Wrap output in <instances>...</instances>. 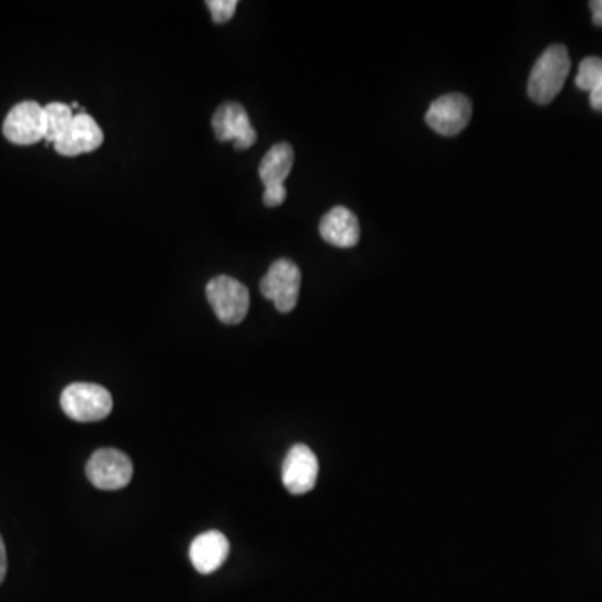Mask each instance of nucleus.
<instances>
[{
    "label": "nucleus",
    "instance_id": "obj_5",
    "mask_svg": "<svg viewBox=\"0 0 602 602\" xmlns=\"http://www.w3.org/2000/svg\"><path fill=\"white\" fill-rule=\"evenodd\" d=\"M293 162L294 150L288 143L275 144L260 162V180L265 184L263 203L268 208L284 205L285 200H287L285 181L290 176Z\"/></svg>",
    "mask_w": 602,
    "mask_h": 602
},
{
    "label": "nucleus",
    "instance_id": "obj_2",
    "mask_svg": "<svg viewBox=\"0 0 602 602\" xmlns=\"http://www.w3.org/2000/svg\"><path fill=\"white\" fill-rule=\"evenodd\" d=\"M61 407L69 419L75 422H99L109 417L112 410V397L108 388L97 384L77 382L64 388Z\"/></svg>",
    "mask_w": 602,
    "mask_h": 602
},
{
    "label": "nucleus",
    "instance_id": "obj_7",
    "mask_svg": "<svg viewBox=\"0 0 602 602\" xmlns=\"http://www.w3.org/2000/svg\"><path fill=\"white\" fill-rule=\"evenodd\" d=\"M5 140L17 146H31L46 140V115L36 100H22L9 111L4 125Z\"/></svg>",
    "mask_w": 602,
    "mask_h": 602
},
{
    "label": "nucleus",
    "instance_id": "obj_17",
    "mask_svg": "<svg viewBox=\"0 0 602 602\" xmlns=\"http://www.w3.org/2000/svg\"><path fill=\"white\" fill-rule=\"evenodd\" d=\"M8 574V551H5L4 539L0 535V585L4 582Z\"/></svg>",
    "mask_w": 602,
    "mask_h": 602
},
{
    "label": "nucleus",
    "instance_id": "obj_18",
    "mask_svg": "<svg viewBox=\"0 0 602 602\" xmlns=\"http://www.w3.org/2000/svg\"><path fill=\"white\" fill-rule=\"evenodd\" d=\"M589 8L592 11V22L598 27H602V0H592V2H589Z\"/></svg>",
    "mask_w": 602,
    "mask_h": 602
},
{
    "label": "nucleus",
    "instance_id": "obj_9",
    "mask_svg": "<svg viewBox=\"0 0 602 602\" xmlns=\"http://www.w3.org/2000/svg\"><path fill=\"white\" fill-rule=\"evenodd\" d=\"M213 131L221 143L233 141L237 149H248L256 143V131L248 118L246 109L238 103H225L212 119Z\"/></svg>",
    "mask_w": 602,
    "mask_h": 602
},
{
    "label": "nucleus",
    "instance_id": "obj_10",
    "mask_svg": "<svg viewBox=\"0 0 602 602\" xmlns=\"http://www.w3.org/2000/svg\"><path fill=\"white\" fill-rule=\"evenodd\" d=\"M318 459L306 445H293L281 467V479L290 494L301 495L312 491L318 479Z\"/></svg>",
    "mask_w": 602,
    "mask_h": 602
},
{
    "label": "nucleus",
    "instance_id": "obj_3",
    "mask_svg": "<svg viewBox=\"0 0 602 602\" xmlns=\"http://www.w3.org/2000/svg\"><path fill=\"white\" fill-rule=\"evenodd\" d=\"M206 298L219 322L238 325L246 318L250 310V291L231 276L219 275L206 285Z\"/></svg>",
    "mask_w": 602,
    "mask_h": 602
},
{
    "label": "nucleus",
    "instance_id": "obj_4",
    "mask_svg": "<svg viewBox=\"0 0 602 602\" xmlns=\"http://www.w3.org/2000/svg\"><path fill=\"white\" fill-rule=\"evenodd\" d=\"M134 467L130 457L118 448H99L91 456L86 475L100 491H119L133 479Z\"/></svg>",
    "mask_w": 602,
    "mask_h": 602
},
{
    "label": "nucleus",
    "instance_id": "obj_11",
    "mask_svg": "<svg viewBox=\"0 0 602 602\" xmlns=\"http://www.w3.org/2000/svg\"><path fill=\"white\" fill-rule=\"evenodd\" d=\"M103 141H105V134L99 124L94 121L93 116L81 111V115H75L68 133L55 143V149L61 156L74 158V156L93 153L103 144Z\"/></svg>",
    "mask_w": 602,
    "mask_h": 602
},
{
    "label": "nucleus",
    "instance_id": "obj_15",
    "mask_svg": "<svg viewBox=\"0 0 602 602\" xmlns=\"http://www.w3.org/2000/svg\"><path fill=\"white\" fill-rule=\"evenodd\" d=\"M46 115V140L47 143H58L74 121L75 115L71 106L62 103H50L44 108Z\"/></svg>",
    "mask_w": 602,
    "mask_h": 602
},
{
    "label": "nucleus",
    "instance_id": "obj_6",
    "mask_svg": "<svg viewBox=\"0 0 602 602\" xmlns=\"http://www.w3.org/2000/svg\"><path fill=\"white\" fill-rule=\"evenodd\" d=\"M301 272L291 260H276L263 276L260 290L262 294L275 303L280 313L294 310L300 297Z\"/></svg>",
    "mask_w": 602,
    "mask_h": 602
},
{
    "label": "nucleus",
    "instance_id": "obj_14",
    "mask_svg": "<svg viewBox=\"0 0 602 602\" xmlns=\"http://www.w3.org/2000/svg\"><path fill=\"white\" fill-rule=\"evenodd\" d=\"M576 86L579 89L588 91L589 103L594 111L602 112V59L586 58L579 64V72L576 75Z\"/></svg>",
    "mask_w": 602,
    "mask_h": 602
},
{
    "label": "nucleus",
    "instance_id": "obj_13",
    "mask_svg": "<svg viewBox=\"0 0 602 602\" xmlns=\"http://www.w3.org/2000/svg\"><path fill=\"white\" fill-rule=\"evenodd\" d=\"M320 234L332 246H357L360 241L359 219L345 206H335L320 221Z\"/></svg>",
    "mask_w": 602,
    "mask_h": 602
},
{
    "label": "nucleus",
    "instance_id": "obj_8",
    "mask_svg": "<svg viewBox=\"0 0 602 602\" xmlns=\"http://www.w3.org/2000/svg\"><path fill=\"white\" fill-rule=\"evenodd\" d=\"M472 119V103L463 94L452 93L438 97L426 111L425 121L442 136H457Z\"/></svg>",
    "mask_w": 602,
    "mask_h": 602
},
{
    "label": "nucleus",
    "instance_id": "obj_16",
    "mask_svg": "<svg viewBox=\"0 0 602 602\" xmlns=\"http://www.w3.org/2000/svg\"><path fill=\"white\" fill-rule=\"evenodd\" d=\"M209 12H212L213 21L216 24H225V22L231 21L234 12H237V0H209L206 2Z\"/></svg>",
    "mask_w": 602,
    "mask_h": 602
},
{
    "label": "nucleus",
    "instance_id": "obj_12",
    "mask_svg": "<svg viewBox=\"0 0 602 602\" xmlns=\"http://www.w3.org/2000/svg\"><path fill=\"white\" fill-rule=\"evenodd\" d=\"M230 554V542L219 531L197 535L190 547V559L200 574H213L225 564Z\"/></svg>",
    "mask_w": 602,
    "mask_h": 602
},
{
    "label": "nucleus",
    "instance_id": "obj_1",
    "mask_svg": "<svg viewBox=\"0 0 602 602\" xmlns=\"http://www.w3.org/2000/svg\"><path fill=\"white\" fill-rule=\"evenodd\" d=\"M570 72V59L567 47L554 44L542 52L529 75L527 93L538 105H551L563 91Z\"/></svg>",
    "mask_w": 602,
    "mask_h": 602
}]
</instances>
